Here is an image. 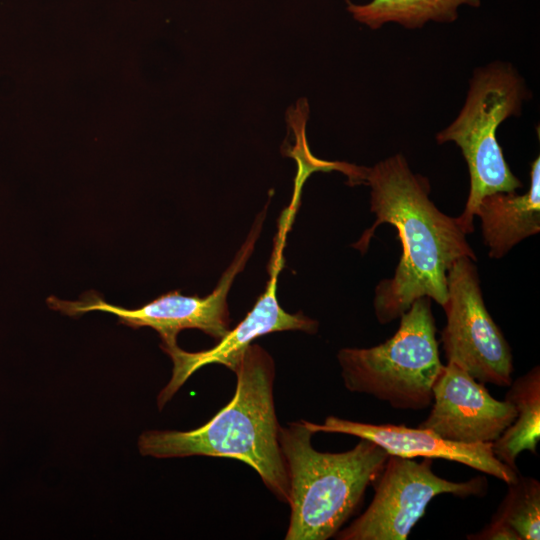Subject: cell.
Masks as SVG:
<instances>
[{
    "label": "cell",
    "mask_w": 540,
    "mask_h": 540,
    "mask_svg": "<svg viewBox=\"0 0 540 540\" xmlns=\"http://www.w3.org/2000/svg\"><path fill=\"white\" fill-rule=\"evenodd\" d=\"M374 484L368 508L347 528L339 530L336 539L406 540L436 496L481 497L488 488L484 477L455 482L436 475L431 458L417 462L395 455H389Z\"/></svg>",
    "instance_id": "cell-7"
},
{
    "label": "cell",
    "mask_w": 540,
    "mask_h": 540,
    "mask_svg": "<svg viewBox=\"0 0 540 540\" xmlns=\"http://www.w3.org/2000/svg\"><path fill=\"white\" fill-rule=\"evenodd\" d=\"M481 221L488 255L500 259L540 231V158L532 162L530 187L524 194L496 192L482 198L475 211Z\"/></svg>",
    "instance_id": "cell-12"
},
{
    "label": "cell",
    "mask_w": 540,
    "mask_h": 540,
    "mask_svg": "<svg viewBox=\"0 0 540 540\" xmlns=\"http://www.w3.org/2000/svg\"><path fill=\"white\" fill-rule=\"evenodd\" d=\"M474 262L462 257L447 272L441 343L447 363L483 384L509 386L514 371L512 351L485 306Z\"/></svg>",
    "instance_id": "cell-8"
},
{
    "label": "cell",
    "mask_w": 540,
    "mask_h": 540,
    "mask_svg": "<svg viewBox=\"0 0 540 540\" xmlns=\"http://www.w3.org/2000/svg\"><path fill=\"white\" fill-rule=\"evenodd\" d=\"M508 492L492 520L513 528L521 540L540 538V483L537 479L518 475L507 484Z\"/></svg>",
    "instance_id": "cell-15"
},
{
    "label": "cell",
    "mask_w": 540,
    "mask_h": 540,
    "mask_svg": "<svg viewBox=\"0 0 540 540\" xmlns=\"http://www.w3.org/2000/svg\"><path fill=\"white\" fill-rule=\"evenodd\" d=\"M303 420L279 428V444L289 480L291 509L286 540H326L335 536L360 505L366 488L381 474L389 454L360 438L350 450L317 451Z\"/></svg>",
    "instance_id": "cell-3"
},
{
    "label": "cell",
    "mask_w": 540,
    "mask_h": 540,
    "mask_svg": "<svg viewBox=\"0 0 540 540\" xmlns=\"http://www.w3.org/2000/svg\"><path fill=\"white\" fill-rule=\"evenodd\" d=\"M278 239L277 253L273 254L271 263V278L265 292L259 297L252 310L233 329L219 340L213 348L187 352L177 344L161 348L172 360V376L167 385L157 397L159 410L172 399L184 383L203 366L222 364L234 370L239 358L252 342L263 335L285 330H299L314 334L318 330V322L301 312L290 314L283 310L276 298L278 273L283 265V239Z\"/></svg>",
    "instance_id": "cell-9"
},
{
    "label": "cell",
    "mask_w": 540,
    "mask_h": 540,
    "mask_svg": "<svg viewBox=\"0 0 540 540\" xmlns=\"http://www.w3.org/2000/svg\"><path fill=\"white\" fill-rule=\"evenodd\" d=\"M470 540H521L518 533L505 523L492 520L480 532L467 536Z\"/></svg>",
    "instance_id": "cell-17"
},
{
    "label": "cell",
    "mask_w": 540,
    "mask_h": 540,
    "mask_svg": "<svg viewBox=\"0 0 540 540\" xmlns=\"http://www.w3.org/2000/svg\"><path fill=\"white\" fill-rule=\"evenodd\" d=\"M528 94L523 78L510 63L494 61L477 68L458 116L436 135L438 144L454 142L468 166L469 194L462 214L456 217L466 235L474 232L475 211L484 196L523 187L504 158L496 131L504 120L521 114Z\"/></svg>",
    "instance_id": "cell-4"
},
{
    "label": "cell",
    "mask_w": 540,
    "mask_h": 540,
    "mask_svg": "<svg viewBox=\"0 0 540 540\" xmlns=\"http://www.w3.org/2000/svg\"><path fill=\"white\" fill-rule=\"evenodd\" d=\"M479 7L481 0H371L366 4L349 3L354 20L376 30L388 23L407 29H419L428 22L451 23L461 6Z\"/></svg>",
    "instance_id": "cell-14"
},
{
    "label": "cell",
    "mask_w": 540,
    "mask_h": 540,
    "mask_svg": "<svg viewBox=\"0 0 540 540\" xmlns=\"http://www.w3.org/2000/svg\"><path fill=\"white\" fill-rule=\"evenodd\" d=\"M233 372L234 396L213 418L189 431H145L138 439L139 452L155 458L209 456L242 461L279 500L288 503L289 480L273 396L274 362L263 348L251 344Z\"/></svg>",
    "instance_id": "cell-2"
},
{
    "label": "cell",
    "mask_w": 540,
    "mask_h": 540,
    "mask_svg": "<svg viewBox=\"0 0 540 540\" xmlns=\"http://www.w3.org/2000/svg\"><path fill=\"white\" fill-rule=\"evenodd\" d=\"M313 433H341L370 440L389 455L403 458L445 459L466 465L510 484L516 481L515 471L499 461L492 450V442L465 444L443 439L425 428H409L405 425L371 424L328 416L317 424L303 420Z\"/></svg>",
    "instance_id": "cell-11"
},
{
    "label": "cell",
    "mask_w": 540,
    "mask_h": 540,
    "mask_svg": "<svg viewBox=\"0 0 540 540\" xmlns=\"http://www.w3.org/2000/svg\"><path fill=\"white\" fill-rule=\"evenodd\" d=\"M308 115L309 108L306 99L298 100L296 106L290 107L286 115L288 125L292 128L296 139L295 146L287 149V154L295 158L298 163V173L295 178L293 199L297 200L299 198L303 183L313 171H329L336 169L344 172L349 177L351 184L363 182L365 167H358L343 162L322 161L311 154L305 135Z\"/></svg>",
    "instance_id": "cell-16"
},
{
    "label": "cell",
    "mask_w": 540,
    "mask_h": 540,
    "mask_svg": "<svg viewBox=\"0 0 540 540\" xmlns=\"http://www.w3.org/2000/svg\"><path fill=\"white\" fill-rule=\"evenodd\" d=\"M432 391V409L418 427L452 442H493L516 417L511 402L493 398L483 383L453 363L443 366Z\"/></svg>",
    "instance_id": "cell-10"
},
{
    "label": "cell",
    "mask_w": 540,
    "mask_h": 540,
    "mask_svg": "<svg viewBox=\"0 0 540 540\" xmlns=\"http://www.w3.org/2000/svg\"><path fill=\"white\" fill-rule=\"evenodd\" d=\"M364 182L370 186V210L376 219L353 247L365 253L376 228L394 226L402 253L391 278L375 287L373 306L380 324L398 319L411 304L429 297L440 306L447 299V272L452 264L476 254L457 223L429 198L426 177L414 173L402 154L365 167Z\"/></svg>",
    "instance_id": "cell-1"
},
{
    "label": "cell",
    "mask_w": 540,
    "mask_h": 540,
    "mask_svg": "<svg viewBox=\"0 0 540 540\" xmlns=\"http://www.w3.org/2000/svg\"><path fill=\"white\" fill-rule=\"evenodd\" d=\"M395 334L370 348H343L337 354L347 390L387 402L395 409L422 410L433 400L443 368L431 299H416L400 317Z\"/></svg>",
    "instance_id": "cell-5"
},
{
    "label": "cell",
    "mask_w": 540,
    "mask_h": 540,
    "mask_svg": "<svg viewBox=\"0 0 540 540\" xmlns=\"http://www.w3.org/2000/svg\"><path fill=\"white\" fill-rule=\"evenodd\" d=\"M505 399L516 409L514 421L492 442L495 457L518 471L516 459L523 451L536 454L540 439V368L533 367L508 386Z\"/></svg>",
    "instance_id": "cell-13"
},
{
    "label": "cell",
    "mask_w": 540,
    "mask_h": 540,
    "mask_svg": "<svg viewBox=\"0 0 540 540\" xmlns=\"http://www.w3.org/2000/svg\"><path fill=\"white\" fill-rule=\"evenodd\" d=\"M263 216L260 215L234 261L222 275L215 290L201 298L184 296L179 291L165 293L139 308L128 309L108 303L95 291L83 294L77 301L47 298L48 306L70 317L101 311L118 317V322L133 329L150 327L161 338V348L177 344V335L185 329H198L216 340L230 331L227 294L235 276L244 268L259 235Z\"/></svg>",
    "instance_id": "cell-6"
}]
</instances>
